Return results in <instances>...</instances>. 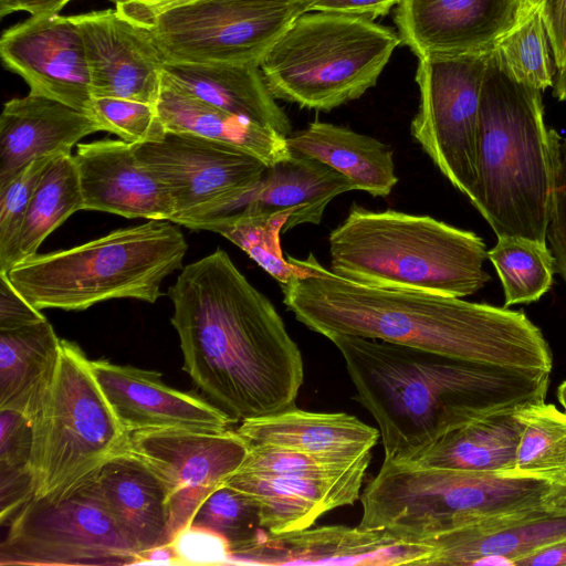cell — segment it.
Segmentation results:
<instances>
[{"label":"cell","instance_id":"8","mask_svg":"<svg viewBox=\"0 0 566 566\" xmlns=\"http://www.w3.org/2000/svg\"><path fill=\"white\" fill-rule=\"evenodd\" d=\"M400 43L373 19L306 11L268 50L260 69L275 98L328 112L373 87Z\"/></svg>","mask_w":566,"mask_h":566},{"label":"cell","instance_id":"46","mask_svg":"<svg viewBox=\"0 0 566 566\" xmlns=\"http://www.w3.org/2000/svg\"><path fill=\"white\" fill-rule=\"evenodd\" d=\"M400 0H314L308 11H323L374 19L387 14Z\"/></svg>","mask_w":566,"mask_h":566},{"label":"cell","instance_id":"9","mask_svg":"<svg viewBox=\"0 0 566 566\" xmlns=\"http://www.w3.org/2000/svg\"><path fill=\"white\" fill-rule=\"evenodd\" d=\"M33 497H59L127 447L128 433L78 345L61 339L50 384L30 419Z\"/></svg>","mask_w":566,"mask_h":566},{"label":"cell","instance_id":"18","mask_svg":"<svg viewBox=\"0 0 566 566\" xmlns=\"http://www.w3.org/2000/svg\"><path fill=\"white\" fill-rule=\"evenodd\" d=\"M521 0H400L395 22L418 59L490 51L516 20Z\"/></svg>","mask_w":566,"mask_h":566},{"label":"cell","instance_id":"26","mask_svg":"<svg viewBox=\"0 0 566 566\" xmlns=\"http://www.w3.org/2000/svg\"><path fill=\"white\" fill-rule=\"evenodd\" d=\"M237 431L250 444H270L354 461L377 444L378 429L345 412H312L296 407L244 420Z\"/></svg>","mask_w":566,"mask_h":566},{"label":"cell","instance_id":"14","mask_svg":"<svg viewBox=\"0 0 566 566\" xmlns=\"http://www.w3.org/2000/svg\"><path fill=\"white\" fill-rule=\"evenodd\" d=\"M126 448L161 482L172 541L201 502L242 465L250 443L237 430L154 428L129 432Z\"/></svg>","mask_w":566,"mask_h":566},{"label":"cell","instance_id":"21","mask_svg":"<svg viewBox=\"0 0 566 566\" xmlns=\"http://www.w3.org/2000/svg\"><path fill=\"white\" fill-rule=\"evenodd\" d=\"M83 210L127 219L171 220L174 205L167 188L137 158L133 144L104 138L77 144L73 155Z\"/></svg>","mask_w":566,"mask_h":566},{"label":"cell","instance_id":"52","mask_svg":"<svg viewBox=\"0 0 566 566\" xmlns=\"http://www.w3.org/2000/svg\"><path fill=\"white\" fill-rule=\"evenodd\" d=\"M553 94L558 101H566V61L564 65L557 70L553 85Z\"/></svg>","mask_w":566,"mask_h":566},{"label":"cell","instance_id":"50","mask_svg":"<svg viewBox=\"0 0 566 566\" xmlns=\"http://www.w3.org/2000/svg\"><path fill=\"white\" fill-rule=\"evenodd\" d=\"M544 509L556 516H566V479L551 484L543 496Z\"/></svg>","mask_w":566,"mask_h":566},{"label":"cell","instance_id":"49","mask_svg":"<svg viewBox=\"0 0 566 566\" xmlns=\"http://www.w3.org/2000/svg\"><path fill=\"white\" fill-rule=\"evenodd\" d=\"M124 15L159 11L190 0H111Z\"/></svg>","mask_w":566,"mask_h":566},{"label":"cell","instance_id":"30","mask_svg":"<svg viewBox=\"0 0 566 566\" xmlns=\"http://www.w3.org/2000/svg\"><path fill=\"white\" fill-rule=\"evenodd\" d=\"M520 434L515 410L497 412L448 432L403 462L511 476Z\"/></svg>","mask_w":566,"mask_h":566},{"label":"cell","instance_id":"41","mask_svg":"<svg viewBox=\"0 0 566 566\" xmlns=\"http://www.w3.org/2000/svg\"><path fill=\"white\" fill-rule=\"evenodd\" d=\"M354 461L344 462L270 444H250L249 453L238 470L263 474H279L296 471L332 470Z\"/></svg>","mask_w":566,"mask_h":566},{"label":"cell","instance_id":"38","mask_svg":"<svg viewBox=\"0 0 566 566\" xmlns=\"http://www.w3.org/2000/svg\"><path fill=\"white\" fill-rule=\"evenodd\" d=\"M190 524L208 527L224 537L230 555L252 546L268 533L261 526L256 503L226 482L201 502Z\"/></svg>","mask_w":566,"mask_h":566},{"label":"cell","instance_id":"23","mask_svg":"<svg viewBox=\"0 0 566 566\" xmlns=\"http://www.w3.org/2000/svg\"><path fill=\"white\" fill-rule=\"evenodd\" d=\"M101 130L90 114L42 95L6 102L0 116V187L30 161L72 154L82 138Z\"/></svg>","mask_w":566,"mask_h":566},{"label":"cell","instance_id":"7","mask_svg":"<svg viewBox=\"0 0 566 566\" xmlns=\"http://www.w3.org/2000/svg\"><path fill=\"white\" fill-rule=\"evenodd\" d=\"M551 483L384 459L360 494L363 530L424 543L491 516L544 509Z\"/></svg>","mask_w":566,"mask_h":566},{"label":"cell","instance_id":"17","mask_svg":"<svg viewBox=\"0 0 566 566\" xmlns=\"http://www.w3.org/2000/svg\"><path fill=\"white\" fill-rule=\"evenodd\" d=\"M72 17L83 36L93 97L157 105L165 61L147 30L116 8Z\"/></svg>","mask_w":566,"mask_h":566},{"label":"cell","instance_id":"27","mask_svg":"<svg viewBox=\"0 0 566 566\" xmlns=\"http://www.w3.org/2000/svg\"><path fill=\"white\" fill-rule=\"evenodd\" d=\"M163 76L177 88L230 113L292 133L289 116L276 103L255 63L171 64Z\"/></svg>","mask_w":566,"mask_h":566},{"label":"cell","instance_id":"24","mask_svg":"<svg viewBox=\"0 0 566 566\" xmlns=\"http://www.w3.org/2000/svg\"><path fill=\"white\" fill-rule=\"evenodd\" d=\"M93 479L97 494L139 560L145 552L171 542L164 486L140 458L126 448L108 459Z\"/></svg>","mask_w":566,"mask_h":566},{"label":"cell","instance_id":"20","mask_svg":"<svg viewBox=\"0 0 566 566\" xmlns=\"http://www.w3.org/2000/svg\"><path fill=\"white\" fill-rule=\"evenodd\" d=\"M91 367L127 433L154 428L222 431L235 423L213 403L166 385L158 371L107 359L91 360Z\"/></svg>","mask_w":566,"mask_h":566},{"label":"cell","instance_id":"36","mask_svg":"<svg viewBox=\"0 0 566 566\" xmlns=\"http://www.w3.org/2000/svg\"><path fill=\"white\" fill-rule=\"evenodd\" d=\"M504 292V307L539 300L552 286L555 261L546 243L499 237L488 251Z\"/></svg>","mask_w":566,"mask_h":566},{"label":"cell","instance_id":"47","mask_svg":"<svg viewBox=\"0 0 566 566\" xmlns=\"http://www.w3.org/2000/svg\"><path fill=\"white\" fill-rule=\"evenodd\" d=\"M72 0H0V17L28 12L31 17L59 14Z\"/></svg>","mask_w":566,"mask_h":566},{"label":"cell","instance_id":"43","mask_svg":"<svg viewBox=\"0 0 566 566\" xmlns=\"http://www.w3.org/2000/svg\"><path fill=\"white\" fill-rule=\"evenodd\" d=\"M555 268L566 283V138L560 142V156L546 230Z\"/></svg>","mask_w":566,"mask_h":566},{"label":"cell","instance_id":"28","mask_svg":"<svg viewBox=\"0 0 566 566\" xmlns=\"http://www.w3.org/2000/svg\"><path fill=\"white\" fill-rule=\"evenodd\" d=\"M157 109L167 133L190 134L234 146L266 166L292 155L286 136L182 92L164 76Z\"/></svg>","mask_w":566,"mask_h":566},{"label":"cell","instance_id":"6","mask_svg":"<svg viewBox=\"0 0 566 566\" xmlns=\"http://www.w3.org/2000/svg\"><path fill=\"white\" fill-rule=\"evenodd\" d=\"M188 245L169 220H148L83 244L36 254L7 273L38 310L83 311L114 298L155 303Z\"/></svg>","mask_w":566,"mask_h":566},{"label":"cell","instance_id":"48","mask_svg":"<svg viewBox=\"0 0 566 566\" xmlns=\"http://www.w3.org/2000/svg\"><path fill=\"white\" fill-rule=\"evenodd\" d=\"M515 566H566V538L525 555L516 562Z\"/></svg>","mask_w":566,"mask_h":566},{"label":"cell","instance_id":"25","mask_svg":"<svg viewBox=\"0 0 566 566\" xmlns=\"http://www.w3.org/2000/svg\"><path fill=\"white\" fill-rule=\"evenodd\" d=\"M352 190L356 186L340 172L316 159L292 154L268 166L223 214L289 212V231L300 224H318L327 205Z\"/></svg>","mask_w":566,"mask_h":566},{"label":"cell","instance_id":"11","mask_svg":"<svg viewBox=\"0 0 566 566\" xmlns=\"http://www.w3.org/2000/svg\"><path fill=\"white\" fill-rule=\"evenodd\" d=\"M93 475L62 496L32 497L21 506L0 545V565L138 564Z\"/></svg>","mask_w":566,"mask_h":566},{"label":"cell","instance_id":"5","mask_svg":"<svg viewBox=\"0 0 566 566\" xmlns=\"http://www.w3.org/2000/svg\"><path fill=\"white\" fill-rule=\"evenodd\" d=\"M328 243L331 271L367 286L464 297L490 281L483 239L430 216L353 205Z\"/></svg>","mask_w":566,"mask_h":566},{"label":"cell","instance_id":"22","mask_svg":"<svg viewBox=\"0 0 566 566\" xmlns=\"http://www.w3.org/2000/svg\"><path fill=\"white\" fill-rule=\"evenodd\" d=\"M566 538V516L545 509L505 513L444 533L431 546L426 565H516L527 554Z\"/></svg>","mask_w":566,"mask_h":566},{"label":"cell","instance_id":"34","mask_svg":"<svg viewBox=\"0 0 566 566\" xmlns=\"http://www.w3.org/2000/svg\"><path fill=\"white\" fill-rule=\"evenodd\" d=\"M291 213H244L233 212L192 223L191 230H207L218 233L243 250L280 285L304 270L285 259L282 253L280 234L287 231Z\"/></svg>","mask_w":566,"mask_h":566},{"label":"cell","instance_id":"31","mask_svg":"<svg viewBox=\"0 0 566 566\" xmlns=\"http://www.w3.org/2000/svg\"><path fill=\"white\" fill-rule=\"evenodd\" d=\"M61 339L48 319L0 331V410L31 419L51 381Z\"/></svg>","mask_w":566,"mask_h":566},{"label":"cell","instance_id":"15","mask_svg":"<svg viewBox=\"0 0 566 566\" xmlns=\"http://www.w3.org/2000/svg\"><path fill=\"white\" fill-rule=\"evenodd\" d=\"M3 66L21 76L30 93L88 114L91 72L81 30L73 17H31L3 31Z\"/></svg>","mask_w":566,"mask_h":566},{"label":"cell","instance_id":"12","mask_svg":"<svg viewBox=\"0 0 566 566\" xmlns=\"http://www.w3.org/2000/svg\"><path fill=\"white\" fill-rule=\"evenodd\" d=\"M490 51L418 59L420 102L410 130L441 174L471 201L476 185V138Z\"/></svg>","mask_w":566,"mask_h":566},{"label":"cell","instance_id":"2","mask_svg":"<svg viewBox=\"0 0 566 566\" xmlns=\"http://www.w3.org/2000/svg\"><path fill=\"white\" fill-rule=\"evenodd\" d=\"M304 273L281 285L295 318L325 337L352 335L507 369L551 373L541 329L520 311L462 297L363 285L323 266L313 253L287 256Z\"/></svg>","mask_w":566,"mask_h":566},{"label":"cell","instance_id":"10","mask_svg":"<svg viewBox=\"0 0 566 566\" xmlns=\"http://www.w3.org/2000/svg\"><path fill=\"white\" fill-rule=\"evenodd\" d=\"M313 1L190 0L125 17L147 30L165 63L260 65L277 38Z\"/></svg>","mask_w":566,"mask_h":566},{"label":"cell","instance_id":"35","mask_svg":"<svg viewBox=\"0 0 566 566\" xmlns=\"http://www.w3.org/2000/svg\"><path fill=\"white\" fill-rule=\"evenodd\" d=\"M492 53L518 82L538 91L554 85V59L538 4L521 0L516 20L493 44Z\"/></svg>","mask_w":566,"mask_h":566},{"label":"cell","instance_id":"1","mask_svg":"<svg viewBox=\"0 0 566 566\" xmlns=\"http://www.w3.org/2000/svg\"><path fill=\"white\" fill-rule=\"evenodd\" d=\"M182 369L235 423L295 407L304 364L273 303L217 249L170 285Z\"/></svg>","mask_w":566,"mask_h":566},{"label":"cell","instance_id":"4","mask_svg":"<svg viewBox=\"0 0 566 566\" xmlns=\"http://www.w3.org/2000/svg\"><path fill=\"white\" fill-rule=\"evenodd\" d=\"M541 93L516 81L491 50L481 93L471 203L497 238L547 243L562 140L545 125Z\"/></svg>","mask_w":566,"mask_h":566},{"label":"cell","instance_id":"40","mask_svg":"<svg viewBox=\"0 0 566 566\" xmlns=\"http://www.w3.org/2000/svg\"><path fill=\"white\" fill-rule=\"evenodd\" d=\"M88 114L103 130L128 144L160 142L167 130L157 105L116 97H93Z\"/></svg>","mask_w":566,"mask_h":566},{"label":"cell","instance_id":"19","mask_svg":"<svg viewBox=\"0 0 566 566\" xmlns=\"http://www.w3.org/2000/svg\"><path fill=\"white\" fill-rule=\"evenodd\" d=\"M428 543H402L376 530L322 526L274 535L231 554L228 564L424 565Z\"/></svg>","mask_w":566,"mask_h":566},{"label":"cell","instance_id":"16","mask_svg":"<svg viewBox=\"0 0 566 566\" xmlns=\"http://www.w3.org/2000/svg\"><path fill=\"white\" fill-rule=\"evenodd\" d=\"M371 460L367 453L332 470L263 474L238 470L226 483L258 505L261 526L274 535L310 528L324 514L352 505Z\"/></svg>","mask_w":566,"mask_h":566},{"label":"cell","instance_id":"29","mask_svg":"<svg viewBox=\"0 0 566 566\" xmlns=\"http://www.w3.org/2000/svg\"><path fill=\"white\" fill-rule=\"evenodd\" d=\"M291 154L316 159L347 177L356 190L388 196L398 182L394 150L350 128L315 120L286 136Z\"/></svg>","mask_w":566,"mask_h":566},{"label":"cell","instance_id":"44","mask_svg":"<svg viewBox=\"0 0 566 566\" xmlns=\"http://www.w3.org/2000/svg\"><path fill=\"white\" fill-rule=\"evenodd\" d=\"M46 319L0 272V331L14 329Z\"/></svg>","mask_w":566,"mask_h":566},{"label":"cell","instance_id":"45","mask_svg":"<svg viewBox=\"0 0 566 566\" xmlns=\"http://www.w3.org/2000/svg\"><path fill=\"white\" fill-rule=\"evenodd\" d=\"M539 6L548 33L555 66L566 61V0H530Z\"/></svg>","mask_w":566,"mask_h":566},{"label":"cell","instance_id":"42","mask_svg":"<svg viewBox=\"0 0 566 566\" xmlns=\"http://www.w3.org/2000/svg\"><path fill=\"white\" fill-rule=\"evenodd\" d=\"M178 564H228L230 546L217 532L189 524L178 531L170 542Z\"/></svg>","mask_w":566,"mask_h":566},{"label":"cell","instance_id":"13","mask_svg":"<svg viewBox=\"0 0 566 566\" xmlns=\"http://www.w3.org/2000/svg\"><path fill=\"white\" fill-rule=\"evenodd\" d=\"M133 147L167 188L170 221L186 228L223 214L268 167L240 148L190 134L167 133L160 142Z\"/></svg>","mask_w":566,"mask_h":566},{"label":"cell","instance_id":"3","mask_svg":"<svg viewBox=\"0 0 566 566\" xmlns=\"http://www.w3.org/2000/svg\"><path fill=\"white\" fill-rule=\"evenodd\" d=\"M355 399L379 427L385 458L407 461L473 420L545 400L549 374L494 367L360 336L327 337Z\"/></svg>","mask_w":566,"mask_h":566},{"label":"cell","instance_id":"37","mask_svg":"<svg viewBox=\"0 0 566 566\" xmlns=\"http://www.w3.org/2000/svg\"><path fill=\"white\" fill-rule=\"evenodd\" d=\"M0 521L3 524L33 497L32 428L14 410H0Z\"/></svg>","mask_w":566,"mask_h":566},{"label":"cell","instance_id":"33","mask_svg":"<svg viewBox=\"0 0 566 566\" xmlns=\"http://www.w3.org/2000/svg\"><path fill=\"white\" fill-rule=\"evenodd\" d=\"M521 434L511 476L554 484L566 479V412L545 400L515 410Z\"/></svg>","mask_w":566,"mask_h":566},{"label":"cell","instance_id":"39","mask_svg":"<svg viewBox=\"0 0 566 566\" xmlns=\"http://www.w3.org/2000/svg\"><path fill=\"white\" fill-rule=\"evenodd\" d=\"M55 157L45 156L30 161L0 187V272H8L14 266L17 244L30 201Z\"/></svg>","mask_w":566,"mask_h":566},{"label":"cell","instance_id":"53","mask_svg":"<svg viewBox=\"0 0 566 566\" xmlns=\"http://www.w3.org/2000/svg\"><path fill=\"white\" fill-rule=\"evenodd\" d=\"M558 400L566 412V380L558 387Z\"/></svg>","mask_w":566,"mask_h":566},{"label":"cell","instance_id":"51","mask_svg":"<svg viewBox=\"0 0 566 566\" xmlns=\"http://www.w3.org/2000/svg\"><path fill=\"white\" fill-rule=\"evenodd\" d=\"M145 563H166V564H178V559L175 553V549L171 545L165 544L157 547H154L147 552H145L140 556L139 564Z\"/></svg>","mask_w":566,"mask_h":566},{"label":"cell","instance_id":"32","mask_svg":"<svg viewBox=\"0 0 566 566\" xmlns=\"http://www.w3.org/2000/svg\"><path fill=\"white\" fill-rule=\"evenodd\" d=\"M78 210H83V197L74 156L60 155L34 190L20 231L14 266L36 255L43 241Z\"/></svg>","mask_w":566,"mask_h":566}]
</instances>
